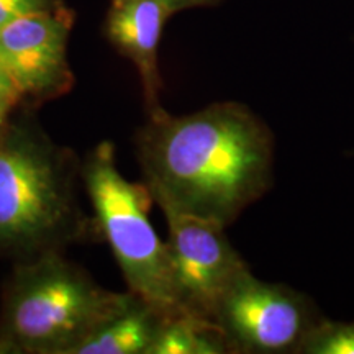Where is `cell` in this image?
<instances>
[{
	"label": "cell",
	"instance_id": "cell-5",
	"mask_svg": "<svg viewBox=\"0 0 354 354\" xmlns=\"http://www.w3.org/2000/svg\"><path fill=\"white\" fill-rule=\"evenodd\" d=\"M322 318L308 295L261 281L251 269L234 279L214 313L230 349L238 354H299Z\"/></svg>",
	"mask_w": 354,
	"mask_h": 354
},
{
	"label": "cell",
	"instance_id": "cell-8",
	"mask_svg": "<svg viewBox=\"0 0 354 354\" xmlns=\"http://www.w3.org/2000/svg\"><path fill=\"white\" fill-rule=\"evenodd\" d=\"M172 15L174 12L161 0H112L105 21L110 43L138 69L148 113L162 110L159 43Z\"/></svg>",
	"mask_w": 354,
	"mask_h": 354
},
{
	"label": "cell",
	"instance_id": "cell-13",
	"mask_svg": "<svg viewBox=\"0 0 354 354\" xmlns=\"http://www.w3.org/2000/svg\"><path fill=\"white\" fill-rule=\"evenodd\" d=\"M166 3L172 12L177 13L187 8H198V7H214L223 2V0H161Z\"/></svg>",
	"mask_w": 354,
	"mask_h": 354
},
{
	"label": "cell",
	"instance_id": "cell-7",
	"mask_svg": "<svg viewBox=\"0 0 354 354\" xmlns=\"http://www.w3.org/2000/svg\"><path fill=\"white\" fill-rule=\"evenodd\" d=\"M74 15L66 7L21 17L0 30V59L20 95L53 99L74 84L68 39Z\"/></svg>",
	"mask_w": 354,
	"mask_h": 354
},
{
	"label": "cell",
	"instance_id": "cell-1",
	"mask_svg": "<svg viewBox=\"0 0 354 354\" xmlns=\"http://www.w3.org/2000/svg\"><path fill=\"white\" fill-rule=\"evenodd\" d=\"M136 149L145 185L165 214L228 227L274 183L272 131L238 102L180 117L149 113Z\"/></svg>",
	"mask_w": 354,
	"mask_h": 354
},
{
	"label": "cell",
	"instance_id": "cell-6",
	"mask_svg": "<svg viewBox=\"0 0 354 354\" xmlns=\"http://www.w3.org/2000/svg\"><path fill=\"white\" fill-rule=\"evenodd\" d=\"M172 290L179 312L214 322L221 297L250 269L218 221L184 214H165Z\"/></svg>",
	"mask_w": 354,
	"mask_h": 354
},
{
	"label": "cell",
	"instance_id": "cell-2",
	"mask_svg": "<svg viewBox=\"0 0 354 354\" xmlns=\"http://www.w3.org/2000/svg\"><path fill=\"white\" fill-rule=\"evenodd\" d=\"M135 294H117L56 251L13 274L0 317V353L71 354L88 335L125 310Z\"/></svg>",
	"mask_w": 354,
	"mask_h": 354
},
{
	"label": "cell",
	"instance_id": "cell-9",
	"mask_svg": "<svg viewBox=\"0 0 354 354\" xmlns=\"http://www.w3.org/2000/svg\"><path fill=\"white\" fill-rule=\"evenodd\" d=\"M167 317L135 295L125 310L88 335L71 354H148Z\"/></svg>",
	"mask_w": 354,
	"mask_h": 354
},
{
	"label": "cell",
	"instance_id": "cell-14",
	"mask_svg": "<svg viewBox=\"0 0 354 354\" xmlns=\"http://www.w3.org/2000/svg\"><path fill=\"white\" fill-rule=\"evenodd\" d=\"M0 94L12 97V99H15L17 102L21 99L20 92L17 91L15 84H13L10 76H8V73H7L6 66H3V63H2V59H0Z\"/></svg>",
	"mask_w": 354,
	"mask_h": 354
},
{
	"label": "cell",
	"instance_id": "cell-12",
	"mask_svg": "<svg viewBox=\"0 0 354 354\" xmlns=\"http://www.w3.org/2000/svg\"><path fill=\"white\" fill-rule=\"evenodd\" d=\"M64 7L61 0H0V30L21 17Z\"/></svg>",
	"mask_w": 354,
	"mask_h": 354
},
{
	"label": "cell",
	"instance_id": "cell-4",
	"mask_svg": "<svg viewBox=\"0 0 354 354\" xmlns=\"http://www.w3.org/2000/svg\"><path fill=\"white\" fill-rule=\"evenodd\" d=\"M82 174L97 220L128 289L167 315L180 313L172 290L167 246L148 218L153 201L148 187L125 179L109 141L92 149Z\"/></svg>",
	"mask_w": 354,
	"mask_h": 354
},
{
	"label": "cell",
	"instance_id": "cell-15",
	"mask_svg": "<svg viewBox=\"0 0 354 354\" xmlns=\"http://www.w3.org/2000/svg\"><path fill=\"white\" fill-rule=\"evenodd\" d=\"M17 104L15 99L12 97L0 94V133L6 130L8 125V113L13 109V105Z\"/></svg>",
	"mask_w": 354,
	"mask_h": 354
},
{
	"label": "cell",
	"instance_id": "cell-10",
	"mask_svg": "<svg viewBox=\"0 0 354 354\" xmlns=\"http://www.w3.org/2000/svg\"><path fill=\"white\" fill-rule=\"evenodd\" d=\"M230 344L215 322L190 313L169 315L148 354H228Z\"/></svg>",
	"mask_w": 354,
	"mask_h": 354
},
{
	"label": "cell",
	"instance_id": "cell-11",
	"mask_svg": "<svg viewBox=\"0 0 354 354\" xmlns=\"http://www.w3.org/2000/svg\"><path fill=\"white\" fill-rule=\"evenodd\" d=\"M299 354H354V320L322 318L307 335Z\"/></svg>",
	"mask_w": 354,
	"mask_h": 354
},
{
	"label": "cell",
	"instance_id": "cell-3",
	"mask_svg": "<svg viewBox=\"0 0 354 354\" xmlns=\"http://www.w3.org/2000/svg\"><path fill=\"white\" fill-rule=\"evenodd\" d=\"M73 169L63 149L28 127L0 133V251H55L77 230Z\"/></svg>",
	"mask_w": 354,
	"mask_h": 354
}]
</instances>
